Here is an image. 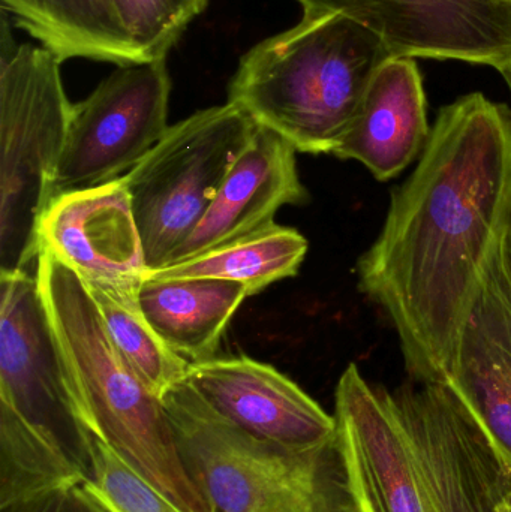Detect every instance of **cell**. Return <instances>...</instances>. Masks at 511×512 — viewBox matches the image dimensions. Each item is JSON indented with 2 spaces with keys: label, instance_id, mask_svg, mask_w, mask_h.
Returning a JSON list of instances; mask_svg holds the SVG:
<instances>
[{
  "label": "cell",
  "instance_id": "6da1fadb",
  "mask_svg": "<svg viewBox=\"0 0 511 512\" xmlns=\"http://www.w3.org/2000/svg\"><path fill=\"white\" fill-rule=\"evenodd\" d=\"M510 228L511 110L470 93L441 108L357 262L360 289L392 322L411 381L443 384Z\"/></svg>",
  "mask_w": 511,
  "mask_h": 512
},
{
  "label": "cell",
  "instance_id": "7a4b0ae2",
  "mask_svg": "<svg viewBox=\"0 0 511 512\" xmlns=\"http://www.w3.org/2000/svg\"><path fill=\"white\" fill-rule=\"evenodd\" d=\"M393 57L371 30L341 14H303L240 60L228 102L297 152L333 153L363 93Z\"/></svg>",
  "mask_w": 511,
  "mask_h": 512
},
{
  "label": "cell",
  "instance_id": "3957f363",
  "mask_svg": "<svg viewBox=\"0 0 511 512\" xmlns=\"http://www.w3.org/2000/svg\"><path fill=\"white\" fill-rule=\"evenodd\" d=\"M39 291L93 433L185 512H212L192 483L162 400L114 348L80 277L41 249Z\"/></svg>",
  "mask_w": 511,
  "mask_h": 512
},
{
  "label": "cell",
  "instance_id": "277c9868",
  "mask_svg": "<svg viewBox=\"0 0 511 512\" xmlns=\"http://www.w3.org/2000/svg\"><path fill=\"white\" fill-rule=\"evenodd\" d=\"M186 472L212 512H359L339 435L309 450L257 441L185 381L162 397Z\"/></svg>",
  "mask_w": 511,
  "mask_h": 512
},
{
  "label": "cell",
  "instance_id": "5b68a950",
  "mask_svg": "<svg viewBox=\"0 0 511 512\" xmlns=\"http://www.w3.org/2000/svg\"><path fill=\"white\" fill-rule=\"evenodd\" d=\"M3 17L0 54V273L38 261L39 221L68 134L72 104L45 47L14 45Z\"/></svg>",
  "mask_w": 511,
  "mask_h": 512
},
{
  "label": "cell",
  "instance_id": "8992f818",
  "mask_svg": "<svg viewBox=\"0 0 511 512\" xmlns=\"http://www.w3.org/2000/svg\"><path fill=\"white\" fill-rule=\"evenodd\" d=\"M257 128L230 102L197 111L122 177L149 273L167 267L200 224Z\"/></svg>",
  "mask_w": 511,
  "mask_h": 512
},
{
  "label": "cell",
  "instance_id": "52a82bcc",
  "mask_svg": "<svg viewBox=\"0 0 511 512\" xmlns=\"http://www.w3.org/2000/svg\"><path fill=\"white\" fill-rule=\"evenodd\" d=\"M0 406L90 480L96 435L30 271L0 273Z\"/></svg>",
  "mask_w": 511,
  "mask_h": 512
},
{
  "label": "cell",
  "instance_id": "ba28073f",
  "mask_svg": "<svg viewBox=\"0 0 511 512\" xmlns=\"http://www.w3.org/2000/svg\"><path fill=\"white\" fill-rule=\"evenodd\" d=\"M170 92L164 57L117 66L84 101L72 105L50 203L129 173L170 128Z\"/></svg>",
  "mask_w": 511,
  "mask_h": 512
},
{
  "label": "cell",
  "instance_id": "9c48e42d",
  "mask_svg": "<svg viewBox=\"0 0 511 512\" xmlns=\"http://www.w3.org/2000/svg\"><path fill=\"white\" fill-rule=\"evenodd\" d=\"M437 512H498L511 468L455 394L438 382L384 391Z\"/></svg>",
  "mask_w": 511,
  "mask_h": 512
},
{
  "label": "cell",
  "instance_id": "30bf717a",
  "mask_svg": "<svg viewBox=\"0 0 511 512\" xmlns=\"http://www.w3.org/2000/svg\"><path fill=\"white\" fill-rule=\"evenodd\" d=\"M303 14H341L393 57L511 66V0H296Z\"/></svg>",
  "mask_w": 511,
  "mask_h": 512
},
{
  "label": "cell",
  "instance_id": "8fae6325",
  "mask_svg": "<svg viewBox=\"0 0 511 512\" xmlns=\"http://www.w3.org/2000/svg\"><path fill=\"white\" fill-rule=\"evenodd\" d=\"M38 234L39 251L51 252L89 291L138 298L149 267L122 177L51 201Z\"/></svg>",
  "mask_w": 511,
  "mask_h": 512
},
{
  "label": "cell",
  "instance_id": "7c38bea8",
  "mask_svg": "<svg viewBox=\"0 0 511 512\" xmlns=\"http://www.w3.org/2000/svg\"><path fill=\"white\" fill-rule=\"evenodd\" d=\"M335 420L359 512H437L386 393L356 364L339 378Z\"/></svg>",
  "mask_w": 511,
  "mask_h": 512
},
{
  "label": "cell",
  "instance_id": "4fadbf2b",
  "mask_svg": "<svg viewBox=\"0 0 511 512\" xmlns=\"http://www.w3.org/2000/svg\"><path fill=\"white\" fill-rule=\"evenodd\" d=\"M183 381L219 417L257 441L309 450L338 435L335 415L275 367L252 358L192 363Z\"/></svg>",
  "mask_w": 511,
  "mask_h": 512
},
{
  "label": "cell",
  "instance_id": "5bb4252c",
  "mask_svg": "<svg viewBox=\"0 0 511 512\" xmlns=\"http://www.w3.org/2000/svg\"><path fill=\"white\" fill-rule=\"evenodd\" d=\"M511 468V261L497 246L443 382Z\"/></svg>",
  "mask_w": 511,
  "mask_h": 512
},
{
  "label": "cell",
  "instance_id": "9a60e30c",
  "mask_svg": "<svg viewBox=\"0 0 511 512\" xmlns=\"http://www.w3.org/2000/svg\"><path fill=\"white\" fill-rule=\"evenodd\" d=\"M296 153L281 135L258 125L206 215L168 265L245 239L275 224L281 207L305 204L309 194L300 182Z\"/></svg>",
  "mask_w": 511,
  "mask_h": 512
},
{
  "label": "cell",
  "instance_id": "2e32d148",
  "mask_svg": "<svg viewBox=\"0 0 511 512\" xmlns=\"http://www.w3.org/2000/svg\"><path fill=\"white\" fill-rule=\"evenodd\" d=\"M431 129L419 65L410 57H389L369 80L332 155L360 162L375 179L389 182L422 156Z\"/></svg>",
  "mask_w": 511,
  "mask_h": 512
},
{
  "label": "cell",
  "instance_id": "e0dca14e",
  "mask_svg": "<svg viewBox=\"0 0 511 512\" xmlns=\"http://www.w3.org/2000/svg\"><path fill=\"white\" fill-rule=\"evenodd\" d=\"M246 297L248 288L231 280L147 277L138 304L165 345L192 364L216 357L222 336Z\"/></svg>",
  "mask_w": 511,
  "mask_h": 512
},
{
  "label": "cell",
  "instance_id": "ac0fdd59",
  "mask_svg": "<svg viewBox=\"0 0 511 512\" xmlns=\"http://www.w3.org/2000/svg\"><path fill=\"white\" fill-rule=\"evenodd\" d=\"M21 29L60 59L144 62L113 0H2Z\"/></svg>",
  "mask_w": 511,
  "mask_h": 512
},
{
  "label": "cell",
  "instance_id": "d6986e66",
  "mask_svg": "<svg viewBox=\"0 0 511 512\" xmlns=\"http://www.w3.org/2000/svg\"><path fill=\"white\" fill-rule=\"evenodd\" d=\"M308 240L294 230L272 224L215 251L152 271V279L210 277L243 283L249 297L278 280L294 277L308 254Z\"/></svg>",
  "mask_w": 511,
  "mask_h": 512
},
{
  "label": "cell",
  "instance_id": "ffe728a7",
  "mask_svg": "<svg viewBox=\"0 0 511 512\" xmlns=\"http://www.w3.org/2000/svg\"><path fill=\"white\" fill-rule=\"evenodd\" d=\"M86 483L47 441L0 406V508Z\"/></svg>",
  "mask_w": 511,
  "mask_h": 512
},
{
  "label": "cell",
  "instance_id": "44dd1931",
  "mask_svg": "<svg viewBox=\"0 0 511 512\" xmlns=\"http://www.w3.org/2000/svg\"><path fill=\"white\" fill-rule=\"evenodd\" d=\"M89 292L101 312L114 348L147 390L162 400L171 387L185 379L191 363L165 345L144 318L138 298Z\"/></svg>",
  "mask_w": 511,
  "mask_h": 512
},
{
  "label": "cell",
  "instance_id": "7402d4cb",
  "mask_svg": "<svg viewBox=\"0 0 511 512\" xmlns=\"http://www.w3.org/2000/svg\"><path fill=\"white\" fill-rule=\"evenodd\" d=\"M86 484L113 512H185L98 436L93 448L92 477Z\"/></svg>",
  "mask_w": 511,
  "mask_h": 512
},
{
  "label": "cell",
  "instance_id": "603a6c76",
  "mask_svg": "<svg viewBox=\"0 0 511 512\" xmlns=\"http://www.w3.org/2000/svg\"><path fill=\"white\" fill-rule=\"evenodd\" d=\"M144 62L164 59L191 23L176 0H113Z\"/></svg>",
  "mask_w": 511,
  "mask_h": 512
},
{
  "label": "cell",
  "instance_id": "cb8c5ba5",
  "mask_svg": "<svg viewBox=\"0 0 511 512\" xmlns=\"http://www.w3.org/2000/svg\"><path fill=\"white\" fill-rule=\"evenodd\" d=\"M48 512H113L86 483L63 490Z\"/></svg>",
  "mask_w": 511,
  "mask_h": 512
},
{
  "label": "cell",
  "instance_id": "d4e9b609",
  "mask_svg": "<svg viewBox=\"0 0 511 512\" xmlns=\"http://www.w3.org/2000/svg\"><path fill=\"white\" fill-rule=\"evenodd\" d=\"M59 493H50V495L41 496V498L33 499V501L21 502V504L11 505V507L0 508V512H48Z\"/></svg>",
  "mask_w": 511,
  "mask_h": 512
},
{
  "label": "cell",
  "instance_id": "484cf974",
  "mask_svg": "<svg viewBox=\"0 0 511 512\" xmlns=\"http://www.w3.org/2000/svg\"><path fill=\"white\" fill-rule=\"evenodd\" d=\"M176 2L179 3L180 9L185 12L186 17L192 21L206 9L209 0H176Z\"/></svg>",
  "mask_w": 511,
  "mask_h": 512
},
{
  "label": "cell",
  "instance_id": "4316f807",
  "mask_svg": "<svg viewBox=\"0 0 511 512\" xmlns=\"http://www.w3.org/2000/svg\"><path fill=\"white\" fill-rule=\"evenodd\" d=\"M498 512H511V495L503 505H501L500 510Z\"/></svg>",
  "mask_w": 511,
  "mask_h": 512
},
{
  "label": "cell",
  "instance_id": "83f0119b",
  "mask_svg": "<svg viewBox=\"0 0 511 512\" xmlns=\"http://www.w3.org/2000/svg\"><path fill=\"white\" fill-rule=\"evenodd\" d=\"M504 80H506L507 86H509L510 93H511V66L509 69H507L506 72L503 74Z\"/></svg>",
  "mask_w": 511,
  "mask_h": 512
},
{
  "label": "cell",
  "instance_id": "f1b7e54d",
  "mask_svg": "<svg viewBox=\"0 0 511 512\" xmlns=\"http://www.w3.org/2000/svg\"><path fill=\"white\" fill-rule=\"evenodd\" d=\"M506 248H507V254H509L510 261H511V228H510L509 233H507V236H506Z\"/></svg>",
  "mask_w": 511,
  "mask_h": 512
}]
</instances>
